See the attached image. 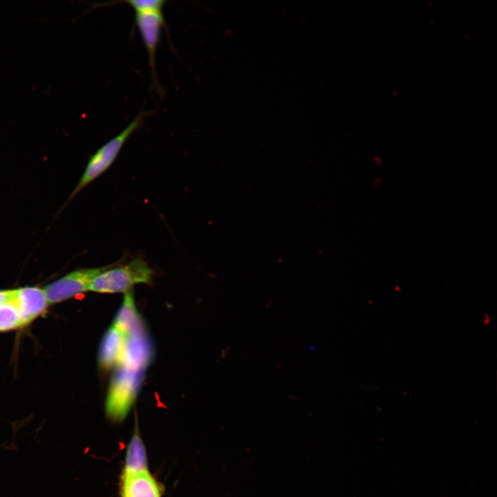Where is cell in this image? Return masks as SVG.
<instances>
[{"label": "cell", "mask_w": 497, "mask_h": 497, "mask_svg": "<svg viewBox=\"0 0 497 497\" xmlns=\"http://www.w3.org/2000/svg\"><path fill=\"white\" fill-rule=\"evenodd\" d=\"M15 291L16 289L0 291V306L13 298L15 295Z\"/></svg>", "instance_id": "obj_14"}, {"label": "cell", "mask_w": 497, "mask_h": 497, "mask_svg": "<svg viewBox=\"0 0 497 497\" xmlns=\"http://www.w3.org/2000/svg\"><path fill=\"white\" fill-rule=\"evenodd\" d=\"M135 304L131 291L125 293L121 307L113 324L126 335L144 327Z\"/></svg>", "instance_id": "obj_10"}, {"label": "cell", "mask_w": 497, "mask_h": 497, "mask_svg": "<svg viewBox=\"0 0 497 497\" xmlns=\"http://www.w3.org/2000/svg\"><path fill=\"white\" fill-rule=\"evenodd\" d=\"M147 459L143 442L135 431L127 449L123 473L147 471Z\"/></svg>", "instance_id": "obj_11"}, {"label": "cell", "mask_w": 497, "mask_h": 497, "mask_svg": "<svg viewBox=\"0 0 497 497\" xmlns=\"http://www.w3.org/2000/svg\"><path fill=\"white\" fill-rule=\"evenodd\" d=\"M126 335L115 325L112 324L104 333L101 341L98 354L100 367L109 370L119 364Z\"/></svg>", "instance_id": "obj_9"}, {"label": "cell", "mask_w": 497, "mask_h": 497, "mask_svg": "<svg viewBox=\"0 0 497 497\" xmlns=\"http://www.w3.org/2000/svg\"><path fill=\"white\" fill-rule=\"evenodd\" d=\"M109 266L76 270L48 284L43 290L48 303L61 302L87 291L95 276Z\"/></svg>", "instance_id": "obj_4"}, {"label": "cell", "mask_w": 497, "mask_h": 497, "mask_svg": "<svg viewBox=\"0 0 497 497\" xmlns=\"http://www.w3.org/2000/svg\"><path fill=\"white\" fill-rule=\"evenodd\" d=\"M153 270L142 258H135L124 265H110L92 281L89 290L100 293H126L137 284H150Z\"/></svg>", "instance_id": "obj_1"}, {"label": "cell", "mask_w": 497, "mask_h": 497, "mask_svg": "<svg viewBox=\"0 0 497 497\" xmlns=\"http://www.w3.org/2000/svg\"><path fill=\"white\" fill-rule=\"evenodd\" d=\"M22 326L19 311L14 297L0 306V331H8Z\"/></svg>", "instance_id": "obj_12"}, {"label": "cell", "mask_w": 497, "mask_h": 497, "mask_svg": "<svg viewBox=\"0 0 497 497\" xmlns=\"http://www.w3.org/2000/svg\"><path fill=\"white\" fill-rule=\"evenodd\" d=\"M144 371L117 366L108 387L106 413L113 421L124 420L130 410L142 386Z\"/></svg>", "instance_id": "obj_2"}, {"label": "cell", "mask_w": 497, "mask_h": 497, "mask_svg": "<svg viewBox=\"0 0 497 497\" xmlns=\"http://www.w3.org/2000/svg\"><path fill=\"white\" fill-rule=\"evenodd\" d=\"M144 117V113L141 112L121 132L106 142L90 156L70 199L110 168L128 139L142 125Z\"/></svg>", "instance_id": "obj_3"}, {"label": "cell", "mask_w": 497, "mask_h": 497, "mask_svg": "<svg viewBox=\"0 0 497 497\" xmlns=\"http://www.w3.org/2000/svg\"><path fill=\"white\" fill-rule=\"evenodd\" d=\"M122 2L133 8L135 14L162 13L166 3L164 0H128Z\"/></svg>", "instance_id": "obj_13"}, {"label": "cell", "mask_w": 497, "mask_h": 497, "mask_svg": "<svg viewBox=\"0 0 497 497\" xmlns=\"http://www.w3.org/2000/svg\"><path fill=\"white\" fill-rule=\"evenodd\" d=\"M121 497H161L159 487L148 471L122 473Z\"/></svg>", "instance_id": "obj_8"}, {"label": "cell", "mask_w": 497, "mask_h": 497, "mask_svg": "<svg viewBox=\"0 0 497 497\" xmlns=\"http://www.w3.org/2000/svg\"><path fill=\"white\" fill-rule=\"evenodd\" d=\"M153 354V344L144 327L126 335L123 353L117 366L144 371L151 362Z\"/></svg>", "instance_id": "obj_5"}, {"label": "cell", "mask_w": 497, "mask_h": 497, "mask_svg": "<svg viewBox=\"0 0 497 497\" xmlns=\"http://www.w3.org/2000/svg\"><path fill=\"white\" fill-rule=\"evenodd\" d=\"M135 23L140 32L148 55L152 77L156 86H159L155 75V52L159 42L161 30L164 26L162 13L135 14Z\"/></svg>", "instance_id": "obj_6"}, {"label": "cell", "mask_w": 497, "mask_h": 497, "mask_svg": "<svg viewBox=\"0 0 497 497\" xmlns=\"http://www.w3.org/2000/svg\"><path fill=\"white\" fill-rule=\"evenodd\" d=\"M14 300L17 304L23 326L42 314L49 304L43 289L36 286L16 289Z\"/></svg>", "instance_id": "obj_7"}]
</instances>
